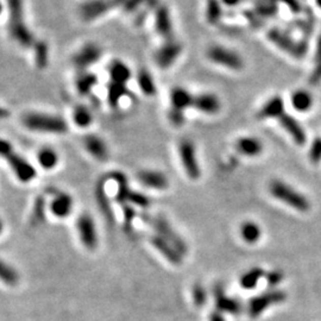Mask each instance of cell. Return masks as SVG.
Here are the masks:
<instances>
[{
    "mask_svg": "<svg viewBox=\"0 0 321 321\" xmlns=\"http://www.w3.org/2000/svg\"><path fill=\"white\" fill-rule=\"evenodd\" d=\"M108 72H110L111 80L113 82L125 84L131 77V70L124 62L119 61V60H115L111 63Z\"/></svg>",
    "mask_w": 321,
    "mask_h": 321,
    "instance_id": "25",
    "label": "cell"
},
{
    "mask_svg": "<svg viewBox=\"0 0 321 321\" xmlns=\"http://www.w3.org/2000/svg\"><path fill=\"white\" fill-rule=\"evenodd\" d=\"M267 281L268 283H269L270 285H277L278 283H281L282 278H283V275H282L281 271L278 270H274V271H270V273H268L267 275Z\"/></svg>",
    "mask_w": 321,
    "mask_h": 321,
    "instance_id": "45",
    "label": "cell"
},
{
    "mask_svg": "<svg viewBox=\"0 0 321 321\" xmlns=\"http://www.w3.org/2000/svg\"><path fill=\"white\" fill-rule=\"evenodd\" d=\"M128 94V90H126L125 84L118 83V82H112L108 84V92H107V98L108 101L112 106L118 105V102L122 100L125 95Z\"/></svg>",
    "mask_w": 321,
    "mask_h": 321,
    "instance_id": "35",
    "label": "cell"
},
{
    "mask_svg": "<svg viewBox=\"0 0 321 321\" xmlns=\"http://www.w3.org/2000/svg\"><path fill=\"white\" fill-rule=\"evenodd\" d=\"M241 234L243 239L249 244H255V243L258 242V239L262 236V231H260V227L255 223H251V221H248V223H244L241 227Z\"/></svg>",
    "mask_w": 321,
    "mask_h": 321,
    "instance_id": "31",
    "label": "cell"
},
{
    "mask_svg": "<svg viewBox=\"0 0 321 321\" xmlns=\"http://www.w3.org/2000/svg\"><path fill=\"white\" fill-rule=\"evenodd\" d=\"M309 158L313 163H319L321 161V138L317 137L313 140L309 149Z\"/></svg>",
    "mask_w": 321,
    "mask_h": 321,
    "instance_id": "42",
    "label": "cell"
},
{
    "mask_svg": "<svg viewBox=\"0 0 321 321\" xmlns=\"http://www.w3.org/2000/svg\"><path fill=\"white\" fill-rule=\"evenodd\" d=\"M35 54H36V62L38 67H44L47 65L49 56L47 44L43 43V42L35 44Z\"/></svg>",
    "mask_w": 321,
    "mask_h": 321,
    "instance_id": "38",
    "label": "cell"
},
{
    "mask_svg": "<svg viewBox=\"0 0 321 321\" xmlns=\"http://www.w3.org/2000/svg\"><path fill=\"white\" fill-rule=\"evenodd\" d=\"M97 84V77L91 73H83L76 77L75 86L77 92L81 94H87L93 90V87Z\"/></svg>",
    "mask_w": 321,
    "mask_h": 321,
    "instance_id": "33",
    "label": "cell"
},
{
    "mask_svg": "<svg viewBox=\"0 0 321 321\" xmlns=\"http://www.w3.org/2000/svg\"><path fill=\"white\" fill-rule=\"evenodd\" d=\"M151 244H153L155 248H156L158 251H160L162 255H163L165 258H167L169 262L172 264H181L182 262V255L180 253L178 250H176L174 246H172L170 243H168L165 239H163L161 236H153L150 238Z\"/></svg>",
    "mask_w": 321,
    "mask_h": 321,
    "instance_id": "17",
    "label": "cell"
},
{
    "mask_svg": "<svg viewBox=\"0 0 321 321\" xmlns=\"http://www.w3.org/2000/svg\"><path fill=\"white\" fill-rule=\"evenodd\" d=\"M264 276V271L260 268H253L241 277V285L244 289H253L258 281Z\"/></svg>",
    "mask_w": 321,
    "mask_h": 321,
    "instance_id": "34",
    "label": "cell"
},
{
    "mask_svg": "<svg viewBox=\"0 0 321 321\" xmlns=\"http://www.w3.org/2000/svg\"><path fill=\"white\" fill-rule=\"evenodd\" d=\"M207 57L217 65L227 67V68L234 70H241L244 67L243 59L237 52L227 48L220 47V45H214V47L208 49Z\"/></svg>",
    "mask_w": 321,
    "mask_h": 321,
    "instance_id": "7",
    "label": "cell"
},
{
    "mask_svg": "<svg viewBox=\"0 0 321 321\" xmlns=\"http://www.w3.org/2000/svg\"><path fill=\"white\" fill-rule=\"evenodd\" d=\"M52 200L50 203V210L52 214L59 218H66L72 213L73 210V199L69 194L61 190H54Z\"/></svg>",
    "mask_w": 321,
    "mask_h": 321,
    "instance_id": "14",
    "label": "cell"
},
{
    "mask_svg": "<svg viewBox=\"0 0 321 321\" xmlns=\"http://www.w3.org/2000/svg\"><path fill=\"white\" fill-rule=\"evenodd\" d=\"M83 147L87 153L98 161H106L108 158V148L105 140L99 136L88 135L83 139Z\"/></svg>",
    "mask_w": 321,
    "mask_h": 321,
    "instance_id": "15",
    "label": "cell"
},
{
    "mask_svg": "<svg viewBox=\"0 0 321 321\" xmlns=\"http://www.w3.org/2000/svg\"><path fill=\"white\" fill-rule=\"evenodd\" d=\"M97 199H98V205H99V207H100V210L102 211V213L105 214V217L107 218V220L110 221V223H113V212H112L110 200H108L107 193H106V190H105L104 182H100V185L98 186Z\"/></svg>",
    "mask_w": 321,
    "mask_h": 321,
    "instance_id": "28",
    "label": "cell"
},
{
    "mask_svg": "<svg viewBox=\"0 0 321 321\" xmlns=\"http://www.w3.org/2000/svg\"><path fill=\"white\" fill-rule=\"evenodd\" d=\"M76 230L80 236V241L87 249L94 250L98 245L97 228L93 218L90 214L83 213L77 218Z\"/></svg>",
    "mask_w": 321,
    "mask_h": 321,
    "instance_id": "9",
    "label": "cell"
},
{
    "mask_svg": "<svg viewBox=\"0 0 321 321\" xmlns=\"http://www.w3.org/2000/svg\"><path fill=\"white\" fill-rule=\"evenodd\" d=\"M112 3H113V4L115 5V4H119V5H124L125 4V2L126 0H111Z\"/></svg>",
    "mask_w": 321,
    "mask_h": 321,
    "instance_id": "52",
    "label": "cell"
},
{
    "mask_svg": "<svg viewBox=\"0 0 321 321\" xmlns=\"http://www.w3.org/2000/svg\"><path fill=\"white\" fill-rule=\"evenodd\" d=\"M321 61V36L317 40L316 49H315V62Z\"/></svg>",
    "mask_w": 321,
    "mask_h": 321,
    "instance_id": "49",
    "label": "cell"
},
{
    "mask_svg": "<svg viewBox=\"0 0 321 321\" xmlns=\"http://www.w3.org/2000/svg\"><path fill=\"white\" fill-rule=\"evenodd\" d=\"M44 219H45V199L43 196L40 195L36 200H35L30 220L33 225H38V224L43 223Z\"/></svg>",
    "mask_w": 321,
    "mask_h": 321,
    "instance_id": "36",
    "label": "cell"
},
{
    "mask_svg": "<svg viewBox=\"0 0 321 321\" xmlns=\"http://www.w3.org/2000/svg\"><path fill=\"white\" fill-rule=\"evenodd\" d=\"M221 15H223V9H221V3L219 0H208L206 9L208 22L211 24L218 23L221 18Z\"/></svg>",
    "mask_w": 321,
    "mask_h": 321,
    "instance_id": "37",
    "label": "cell"
},
{
    "mask_svg": "<svg viewBox=\"0 0 321 321\" xmlns=\"http://www.w3.org/2000/svg\"><path fill=\"white\" fill-rule=\"evenodd\" d=\"M0 157L8 162L17 179L24 183L33 181L36 178V169L25 158L17 154L12 144L6 139L0 138Z\"/></svg>",
    "mask_w": 321,
    "mask_h": 321,
    "instance_id": "3",
    "label": "cell"
},
{
    "mask_svg": "<svg viewBox=\"0 0 321 321\" xmlns=\"http://www.w3.org/2000/svg\"><path fill=\"white\" fill-rule=\"evenodd\" d=\"M194 108H196L197 111L203 112L207 114H214L217 112L220 111V101L217 98V95L210 94V93H203L199 94L196 97H194L193 101Z\"/></svg>",
    "mask_w": 321,
    "mask_h": 321,
    "instance_id": "16",
    "label": "cell"
},
{
    "mask_svg": "<svg viewBox=\"0 0 321 321\" xmlns=\"http://www.w3.org/2000/svg\"><path fill=\"white\" fill-rule=\"evenodd\" d=\"M276 11V6L274 3L269 2H262L257 4V13L259 16H273Z\"/></svg>",
    "mask_w": 321,
    "mask_h": 321,
    "instance_id": "43",
    "label": "cell"
},
{
    "mask_svg": "<svg viewBox=\"0 0 321 321\" xmlns=\"http://www.w3.org/2000/svg\"><path fill=\"white\" fill-rule=\"evenodd\" d=\"M214 296H216V305L219 312L238 314L242 310V306L239 305L237 300L227 298L221 287H216Z\"/></svg>",
    "mask_w": 321,
    "mask_h": 321,
    "instance_id": "21",
    "label": "cell"
},
{
    "mask_svg": "<svg viewBox=\"0 0 321 321\" xmlns=\"http://www.w3.org/2000/svg\"><path fill=\"white\" fill-rule=\"evenodd\" d=\"M315 2H316V5L321 9V0H315Z\"/></svg>",
    "mask_w": 321,
    "mask_h": 321,
    "instance_id": "55",
    "label": "cell"
},
{
    "mask_svg": "<svg viewBox=\"0 0 321 321\" xmlns=\"http://www.w3.org/2000/svg\"><path fill=\"white\" fill-rule=\"evenodd\" d=\"M270 193L276 199L283 201L284 203L299 210L301 212H307L309 210L310 205L308 199H306L302 194L296 192L291 187H289L282 181H273L270 185Z\"/></svg>",
    "mask_w": 321,
    "mask_h": 321,
    "instance_id": "4",
    "label": "cell"
},
{
    "mask_svg": "<svg viewBox=\"0 0 321 321\" xmlns=\"http://www.w3.org/2000/svg\"><path fill=\"white\" fill-rule=\"evenodd\" d=\"M285 299H287V295H285V293L282 290H270L264 293L262 295L255 296V298L249 302L248 310L250 316L257 317L259 314H262L268 307L283 302Z\"/></svg>",
    "mask_w": 321,
    "mask_h": 321,
    "instance_id": "8",
    "label": "cell"
},
{
    "mask_svg": "<svg viewBox=\"0 0 321 321\" xmlns=\"http://www.w3.org/2000/svg\"><path fill=\"white\" fill-rule=\"evenodd\" d=\"M73 122L77 128H88L93 122V114L86 106H76L73 111Z\"/></svg>",
    "mask_w": 321,
    "mask_h": 321,
    "instance_id": "29",
    "label": "cell"
},
{
    "mask_svg": "<svg viewBox=\"0 0 321 321\" xmlns=\"http://www.w3.org/2000/svg\"><path fill=\"white\" fill-rule=\"evenodd\" d=\"M268 37L274 44H276L278 48L285 52L295 56V57H302L306 54L307 45L303 42H296L294 38H291L288 34L280 29H271L268 33Z\"/></svg>",
    "mask_w": 321,
    "mask_h": 321,
    "instance_id": "6",
    "label": "cell"
},
{
    "mask_svg": "<svg viewBox=\"0 0 321 321\" xmlns=\"http://www.w3.org/2000/svg\"><path fill=\"white\" fill-rule=\"evenodd\" d=\"M3 227H4V225H3V221L0 220V234H2V232H3Z\"/></svg>",
    "mask_w": 321,
    "mask_h": 321,
    "instance_id": "53",
    "label": "cell"
},
{
    "mask_svg": "<svg viewBox=\"0 0 321 321\" xmlns=\"http://www.w3.org/2000/svg\"><path fill=\"white\" fill-rule=\"evenodd\" d=\"M138 180L142 185L153 189H165L168 187V178L163 172L156 170H142L138 172Z\"/></svg>",
    "mask_w": 321,
    "mask_h": 321,
    "instance_id": "19",
    "label": "cell"
},
{
    "mask_svg": "<svg viewBox=\"0 0 321 321\" xmlns=\"http://www.w3.org/2000/svg\"><path fill=\"white\" fill-rule=\"evenodd\" d=\"M242 0H223V3L227 6H236L241 3Z\"/></svg>",
    "mask_w": 321,
    "mask_h": 321,
    "instance_id": "50",
    "label": "cell"
},
{
    "mask_svg": "<svg viewBox=\"0 0 321 321\" xmlns=\"http://www.w3.org/2000/svg\"><path fill=\"white\" fill-rule=\"evenodd\" d=\"M145 221L147 223H149L151 226L156 230L158 236H161V237L165 239L168 243H170V244L174 246V248L178 250L181 255H186L188 248H187V244L185 243V241H183V239L180 237L178 234H176L174 228L170 226V224H169L164 218H161V217L153 218V217L145 216Z\"/></svg>",
    "mask_w": 321,
    "mask_h": 321,
    "instance_id": "5",
    "label": "cell"
},
{
    "mask_svg": "<svg viewBox=\"0 0 321 321\" xmlns=\"http://www.w3.org/2000/svg\"><path fill=\"white\" fill-rule=\"evenodd\" d=\"M156 31L164 38H170L172 34L171 18L169 15L168 9L165 6H161L156 11Z\"/></svg>",
    "mask_w": 321,
    "mask_h": 321,
    "instance_id": "24",
    "label": "cell"
},
{
    "mask_svg": "<svg viewBox=\"0 0 321 321\" xmlns=\"http://www.w3.org/2000/svg\"><path fill=\"white\" fill-rule=\"evenodd\" d=\"M101 56V50L98 45L95 44H86L83 48H81L76 55L74 56L73 62L77 68L86 69L87 67H91L95 62L99 61Z\"/></svg>",
    "mask_w": 321,
    "mask_h": 321,
    "instance_id": "13",
    "label": "cell"
},
{
    "mask_svg": "<svg viewBox=\"0 0 321 321\" xmlns=\"http://www.w3.org/2000/svg\"><path fill=\"white\" fill-rule=\"evenodd\" d=\"M9 34L13 42L23 48H30L36 44L34 34L27 27L24 19L23 0H8Z\"/></svg>",
    "mask_w": 321,
    "mask_h": 321,
    "instance_id": "1",
    "label": "cell"
},
{
    "mask_svg": "<svg viewBox=\"0 0 321 321\" xmlns=\"http://www.w3.org/2000/svg\"><path fill=\"white\" fill-rule=\"evenodd\" d=\"M137 82L140 91L147 95H154L156 93V83L151 76V74L145 69H140L137 74Z\"/></svg>",
    "mask_w": 321,
    "mask_h": 321,
    "instance_id": "30",
    "label": "cell"
},
{
    "mask_svg": "<svg viewBox=\"0 0 321 321\" xmlns=\"http://www.w3.org/2000/svg\"><path fill=\"white\" fill-rule=\"evenodd\" d=\"M128 202H131L133 205H136V206L143 207V208H147V207L150 206L149 197H148L147 195H144V194H142V193L133 192V190H131V192H130V194H129Z\"/></svg>",
    "mask_w": 321,
    "mask_h": 321,
    "instance_id": "39",
    "label": "cell"
},
{
    "mask_svg": "<svg viewBox=\"0 0 321 321\" xmlns=\"http://www.w3.org/2000/svg\"><path fill=\"white\" fill-rule=\"evenodd\" d=\"M291 105L296 111L307 112L313 105V97L309 92L305 90L296 91L291 95Z\"/></svg>",
    "mask_w": 321,
    "mask_h": 321,
    "instance_id": "26",
    "label": "cell"
},
{
    "mask_svg": "<svg viewBox=\"0 0 321 321\" xmlns=\"http://www.w3.org/2000/svg\"><path fill=\"white\" fill-rule=\"evenodd\" d=\"M182 51V47L179 42L168 40L155 54V61L161 68H168L176 61Z\"/></svg>",
    "mask_w": 321,
    "mask_h": 321,
    "instance_id": "12",
    "label": "cell"
},
{
    "mask_svg": "<svg viewBox=\"0 0 321 321\" xmlns=\"http://www.w3.org/2000/svg\"><path fill=\"white\" fill-rule=\"evenodd\" d=\"M236 149L238 153L249 157H255L263 151L262 142L255 137H243L239 138L236 143Z\"/></svg>",
    "mask_w": 321,
    "mask_h": 321,
    "instance_id": "22",
    "label": "cell"
},
{
    "mask_svg": "<svg viewBox=\"0 0 321 321\" xmlns=\"http://www.w3.org/2000/svg\"><path fill=\"white\" fill-rule=\"evenodd\" d=\"M284 114V101L281 97H274L267 101L257 114L259 119L281 118Z\"/></svg>",
    "mask_w": 321,
    "mask_h": 321,
    "instance_id": "20",
    "label": "cell"
},
{
    "mask_svg": "<svg viewBox=\"0 0 321 321\" xmlns=\"http://www.w3.org/2000/svg\"><path fill=\"white\" fill-rule=\"evenodd\" d=\"M3 3H2V0H0V15H2V12H3Z\"/></svg>",
    "mask_w": 321,
    "mask_h": 321,
    "instance_id": "54",
    "label": "cell"
},
{
    "mask_svg": "<svg viewBox=\"0 0 321 321\" xmlns=\"http://www.w3.org/2000/svg\"><path fill=\"white\" fill-rule=\"evenodd\" d=\"M0 281L8 285H16L19 281L18 273L2 259H0Z\"/></svg>",
    "mask_w": 321,
    "mask_h": 321,
    "instance_id": "32",
    "label": "cell"
},
{
    "mask_svg": "<svg viewBox=\"0 0 321 321\" xmlns=\"http://www.w3.org/2000/svg\"><path fill=\"white\" fill-rule=\"evenodd\" d=\"M59 160H60L59 155L54 149H52V148H49V147L42 148L37 154L38 164H40L43 169H47V170H51V169H54L56 165H57Z\"/></svg>",
    "mask_w": 321,
    "mask_h": 321,
    "instance_id": "27",
    "label": "cell"
},
{
    "mask_svg": "<svg viewBox=\"0 0 321 321\" xmlns=\"http://www.w3.org/2000/svg\"><path fill=\"white\" fill-rule=\"evenodd\" d=\"M179 154L187 175L193 180L199 179L200 168L199 164H197L195 147H194V144L188 139L182 140L179 145Z\"/></svg>",
    "mask_w": 321,
    "mask_h": 321,
    "instance_id": "10",
    "label": "cell"
},
{
    "mask_svg": "<svg viewBox=\"0 0 321 321\" xmlns=\"http://www.w3.org/2000/svg\"><path fill=\"white\" fill-rule=\"evenodd\" d=\"M193 301L196 307H202L207 301V293L201 284H195L193 287Z\"/></svg>",
    "mask_w": 321,
    "mask_h": 321,
    "instance_id": "40",
    "label": "cell"
},
{
    "mask_svg": "<svg viewBox=\"0 0 321 321\" xmlns=\"http://www.w3.org/2000/svg\"><path fill=\"white\" fill-rule=\"evenodd\" d=\"M22 123L27 130L34 132L61 135L68 131V125L65 119L43 112H29L23 115Z\"/></svg>",
    "mask_w": 321,
    "mask_h": 321,
    "instance_id": "2",
    "label": "cell"
},
{
    "mask_svg": "<svg viewBox=\"0 0 321 321\" xmlns=\"http://www.w3.org/2000/svg\"><path fill=\"white\" fill-rule=\"evenodd\" d=\"M123 214H124V225L126 232H131L132 230V221L136 218V212L133 208L128 203L122 205Z\"/></svg>",
    "mask_w": 321,
    "mask_h": 321,
    "instance_id": "41",
    "label": "cell"
},
{
    "mask_svg": "<svg viewBox=\"0 0 321 321\" xmlns=\"http://www.w3.org/2000/svg\"><path fill=\"white\" fill-rule=\"evenodd\" d=\"M114 4L111 0H87L80 8V15L84 20H94L101 18L108 11H111Z\"/></svg>",
    "mask_w": 321,
    "mask_h": 321,
    "instance_id": "11",
    "label": "cell"
},
{
    "mask_svg": "<svg viewBox=\"0 0 321 321\" xmlns=\"http://www.w3.org/2000/svg\"><path fill=\"white\" fill-rule=\"evenodd\" d=\"M309 81L313 84L319 83L321 81V61L315 62V68H314L312 74H310Z\"/></svg>",
    "mask_w": 321,
    "mask_h": 321,
    "instance_id": "46",
    "label": "cell"
},
{
    "mask_svg": "<svg viewBox=\"0 0 321 321\" xmlns=\"http://www.w3.org/2000/svg\"><path fill=\"white\" fill-rule=\"evenodd\" d=\"M285 4H288L290 6V9L293 11H300V5L298 0H283Z\"/></svg>",
    "mask_w": 321,
    "mask_h": 321,
    "instance_id": "48",
    "label": "cell"
},
{
    "mask_svg": "<svg viewBox=\"0 0 321 321\" xmlns=\"http://www.w3.org/2000/svg\"><path fill=\"white\" fill-rule=\"evenodd\" d=\"M168 115H169V119H170V122L176 126L182 125L183 123H185V114H183V111H179V110H174V108H171Z\"/></svg>",
    "mask_w": 321,
    "mask_h": 321,
    "instance_id": "44",
    "label": "cell"
},
{
    "mask_svg": "<svg viewBox=\"0 0 321 321\" xmlns=\"http://www.w3.org/2000/svg\"><path fill=\"white\" fill-rule=\"evenodd\" d=\"M210 321H225V317L223 316V314L219 310L217 312H213L210 315Z\"/></svg>",
    "mask_w": 321,
    "mask_h": 321,
    "instance_id": "47",
    "label": "cell"
},
{
    "mask_svg": "<svg viewBox=\"0 0 321 321\" xmlns=\"http://www.w3.org/2000/svg\"><path fill=\"white\" fill-rule=\"evenodd\" d=\"M9 115V112H8V110H5L4 107H2V106H0V119H4V118H6Z\"/></svg>",
    "mask_w": 321,
    "mask_h": 321,
    "instance_id": "51",
    "label": "cell"
},
{
    "mask_svg": "<svg viewBox=\"0 0 321 321\" xmlns=\"http://www.w3.org/2000/svg\"><path fill=\"white\" fill-rule=\"evenodd\" d=\"M280 123L285 131L291 136V138L294 139L295 143H298L299 145H303L306 143V132L301 124L296 121L295 118H293L290 114H283L280 118Z\"/></svg>",
    "mask_w": 321,
    "mask_h": 321,
    "instance_id": "18",
    "label": "cell"
},
{
    "mask_svg": "<svg viewBox=\"0 0 321 321\" xmlns=\"http://www.w3.org/2000/svg\"><path fill=\"white\" fill-rule=\"evenodd\" d=\"M194 97L188 91L182 87H175L170 93L171 108L179 111H185L187 107L193 106Z\"/></svg>",
    "mask_w": 321,
    "mask_h": 321,
    "instance_id": "23",
    "label": "cell"
}]
</instances>
